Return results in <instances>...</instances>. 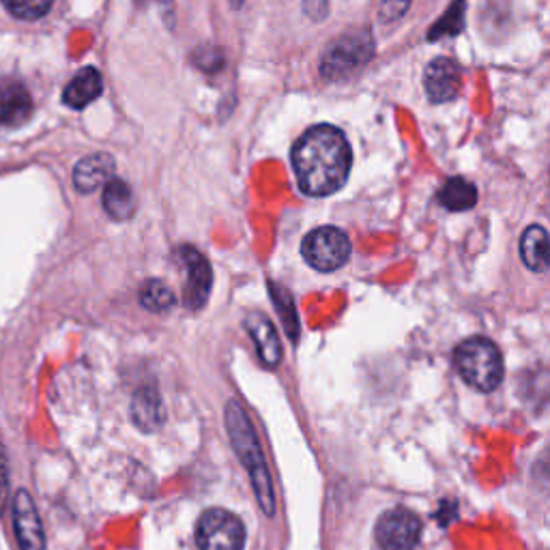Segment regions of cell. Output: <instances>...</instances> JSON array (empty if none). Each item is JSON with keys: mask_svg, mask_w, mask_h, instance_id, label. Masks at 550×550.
Masks as SVG:
<instances>
[{"mask_svg": "<svg viewBox=\"0 0 550 550\" xmlns=\"http://www.w3.org/2000/svg\"><path fill=\"white\" fill-rule=\"evenodd\" d=\"M353 151L338 127L316 125L293 147V168L303 194H336L349 179Z\"/></svg>", "mask_w": 550, "mask_h": 550, "instance_id": "obj_1", "label": "cell"}, {"mask_svg": "<svg viewBox=\"0 0 550 550\" xmlns=\"http://www.w3.org/2000/svg\"><path fill=\"white\" fill-rule=\"evenodd\" d=\"M224 419H226L230 443H233L239 460L243 462V467L250 473L254 495H256L260 510L265 512V516H273L275 514V495H273L271 475H269L263 450H260V443L256 439V432H254V426L250 422L248 413L243 411L239 402L230 400L226 407V413H224Z\"/></svg>", "mask_w": 550, "mask_h": 550, "instance_id": "obj_2", "label": "cell"}, {"mask_svg": "<svg viewBox=\"0 0 550 550\" xmlns=\"http://www.w3.org/2000/svg\"><path fill=\"white\" fill-rule=\"evenodd\" d=\"M454 366L460 379L471 385L477 392L490 394L503 381V359L501 353L488 338H469L454 353Z\"/></svg>", "mask_w": 550, "mask_h": 550, "instance_id": "obj_3", "label": "cell"}, {"mask_svg": "<svg viewBox=\"0 0 550 550\" xmlns=\"http://www.w3.org/2000/svg\"><path fill=\"white\" fill-rule=\"evenodd\" d=\"M374 54V39L368 28H355L340 35L325 50L321 74L325 80H342L364 67Z\"/></svg>", "mask_w": 550, "mask_h": 550, "instance_id": "obj_4", "label": "cell"}, {"mask_svg": "<svg viewBox=\"0 0 550 550\" xmlns=\"http://www.w3.org/2000/svg\"><path fill=\"white\" fill-rule=\"evenodd\" d=\"M301 252L310 267L318 271H338L349 263L351 239L336 226H323L303 239Z\"/></svg>", "mask_w": 550, "mask_h": 550, "instance_id": "obj_5", "label": "cell"}, {"mask_svg": "<svg viewBox=\"0 0 550 550\" xmlns=\"http://www.w3.org/2000/svg\"><path fill=\"white\" fill-rule=\"evenodd\" d=\"M196 544L200 550H243L245 527L233 512L211 508L198 520Z\"/></svg>", "mask_w": 550, "mask_h": 550, "instance_id": "obj_6", "label": "cell"}, {"mask_svg": "<svg viewBox=\"0 0 550 550\" xmlns=\"http://www.w3.org/2000/svg\"><path fill=\"white\" fill-rule=\"evenodd\" d=\"M374 538L383 550H415L422 538V520L407 508L387 510L374 527Z\"/></svg>", "mask_w": 550, "mask_h": 550, "instance_id": "obj_7", "label": "cell"}, {"mask_svg": "<svg viewBox=\"0 0 550 550\" xmlns=\"http://www.w3.org/2000/svg\"><path fill=\"white\" fill-rule=\"evenodd\" d=\"M11 512L20 550H46V533H43L37 505L24 488L11 499Z\"/></svg>", "mask_w": 550, "mask_h": 550, "instance_id": "obj_8", "label": "cell"}, {"mask_svg": "<svg viewBox=\"0 0 550 550\" xmlns=\"http://www.w3.org/2000/svg\"><path fill=\"white\" fill-rule=\"evenodd\" d=\"M181 260L187 275L183 286V303L185 308L200 310L207 303L211 293V284H213L211 267L207 263V258L194 248H183Z\"/></svg>", "mask_w": 550, "mask_h": 550, "instance_id": "obj_9", "label": "cell"}, {"mask_svg": "<svg viewBox=\"0 0 550 550\" xmlns=\"http://www.w3.org/2000/svg\"><path fill=\"white\" fill-rule=\"evenodd\" d=\"M424 86L432 104H445V101H452L462 89V67L452 59L439 56V59H434L426 67Z\"/></svg>", "mask_w": 550, "mask_h": 550, "instance_id": "obj_10", "label": "cell"}, {"mask_svg": "<svg viewBox=\"0 0 550 550\" xmlns=\"http://www.w3.org/2000/svg\"><path fill=\"white\" fill-rule=\"evenodd\" d=\"M33 112V99L16 80H0V125L20 127Z\"/></svg>", "mask_w": 550, "mask_h": 550, "instance_id": "obj_11", "label": "cell"}, {"mask_svg": "<svg viewBox=\"0 0 550 550\" xmlns=\"http://www.w3.org/2000/svg\"><path fill=\"white\" fill-rule=\"evenodd\" d=\"M245 329H248L250 338L256 344L260 361H263L267 368L280 366L282 344L278 338V331H275L269 318L260 312H252V314H248V318H245Z\"/></svg>", "mask_w": 550, "mask_h": 550, "instance_id": "obj_12", "label": "cell"}, {"mask_svg": "<svg viewBox=\"0 0 550 550\" xmlns=\"http://www.w3.org/2000/svg\"><path fill=\"white\" fill-rule=\"evenodd\" d=\"M114 175V159L108 153H93L78 162L74 170V185L82 194H91L106 185Z\"/></svg>", "mask_w": 550, "mask_h": 550, "instance_id": "obj_13", "label": "cell"}, {"mask_svg": "<svg viewBox=\"0 0 550 550\" xmlns=\"http://www.w3.org/2000/svg\"><path fill=\"white\" fill-rule=\"evenodd\" d=\"M164 419H166V409H164L162 396L157 394V389L153 387L138 389L132 400V422L142 432H155L162 428Z\"/></svg>", "mask_w": 550, "mask_h": 550, "instance_id": "obj_14", "label": "cell"}, {"mask_svg": "<svg viewBox=\"0 0 550 550\" xmlns=\"http://www.w3.org/2000/svg\"><path fill=\"white\" fill-rule=\"evenodd\" d=\"M104 91V80H101V74L95 67H84L74 76L65 91H63V101L74 110H82L101 95Z\"/></svg>", "mask_w": 550, "mask_h": 550, "instance_id": "obj_15", "label": "cell"}, {"mask_svg": "<svg viewBox=\"0 0 550 550\" xmlns=\"http://www.w3.org/2000/svg\"><path fill=\"white\" fill-rule=\"evenodd\" d=\"M548 233L544 226H529L520 241V256H523L525 265L531 271H546L550 265V252H548Z\"/></svg>", "mask_w": 550, "mask_h": 550, "instance_id": "obj_16", "label": "cell"}, {"mask_svg": "<svg viewBox=\"0 0 550 550\" xmlns=\"http://www.w3.org/2000/svg\"><path fill=\"white\" fill-rule=\"evenodd\" d=\"M104 209L112 220H129L136 211V198L132 187L121 179H110L104 187Z\"/></svg>", "mask_w": 550, "mask_h": 550, "instance_id": "obj_17", "label": "cell"}, {"mask_svg": "<svg viewBox=\"0 0 550 550\" xmlns=\"http://www.w3.org/2000/svg\"><path fill=\"white\" fill-rule=\"evenodd\" d=\"M439 202L447 211H469L475 207L477 202V190L475 185L462 177H454L450 181H445L441 192H439Z\"/></svg>", "mask_w": 550, "mask_h": 550, "instance_id": "obj_18", "label": "cell"}, {"mask_svg": "<svg viewBox=\"0 0 550 550\" xmlns=\"http://www.w3.org/2000/svg\"><path fill=\"white\" fill-rule=\"evenodd\" d=\"M269 293H271L275 310H278V314L282 318L286 336L293 342H297L299 340V318H297V310H295L291 293H288L284 286L275 284V282H269Z\"/></svg>", "mask_w": 550, "mask_h": 550, "instance_id": "obj_19", "label": "cell"}, {"mask_svg": "<svg viewBox=\"0 0 550 550\" xmlns=\"http://www.w3.org/2000/svg\"><path fill=\"white\" fill-rule=\"evenodd\" d=\"M140 303L149 312L164 314L175 306V293L172 288L162 280H149L140 288Z\"/></svg>", "mask_w": 550, "mask_h": 550, "instance_id": "obj_20", "label": "cell"}, {"mask_svg": "<svg viewBox=\"0 0 550 550\" xmlns=\"http://www.w3.org/2000/svg\"><path fill=\"white\" fill-rule=\"evenodd\" d=\"M465 9H467V3L465 0H454L452 7L447 9L443 16L437 20V24H434L430 28L428 33V39H441V37H454L458 33H462V28H465Z\"/></svg>", "mask_w": 550, "mask_h": 550, "instance_id": "obj_21", "label": "cell"}, {"mask_svg": "<svg viewBox=\"0 0 550 550\" xmlns=\"http://www.w3.org/2000/svg\"><path fill=\"white\" fill-rule=\"evenodd\" d=\"M54 0H3L9 13L20 20H39L50 11Z\"/></svg>", "mask_w": 550, "mask_h": 550, "instance_id": "obj_22", "label": "cell"}, {"mask_svg": "<svg viewBox=\"0 0 550 550\" xmlns=\"http://www.w3.org/2000/svg\"><path fill=\"white\" fill-rule=\"evenodd\" d=\"M194 65L202 71H207V74H215V71H220L224 67V54L217 48L202 46L194 52Z\"/></svg>", "mask_w": 550, "mask_h": 550, "instance_id": "obj_23", "label": "cell"}, {"mask_svg": "<svg viewBox=\"0 0 550 550\" xmlns=\"http://www.w3.org/2000/svg\"><path fill=\"white\" fill-rule=\"evenodd\" d=\"M9 505V456L0 443V516L5 514Z\"/></svg>", "mask_w": 550, "mask_h": 550, "instance_id": "obj_24", "label": "cell"}, {"mask_svg": "<svg viewBox=\"0 0 550 550\" xmlns=\"http://www.w3.org/2000/svg\"><path fill=\"white\" fill-rule=\"evenodd\" d=\"M411 0H383L379 7L381 22H396L407 13Z\"/></svg>", "mask_w": 550, "mask_h": 550, "instance_id": "obj_25", "label": "cell"}, {"mask_svg": "<svg viewBox=\"0 0 550 550\" xmlns=\"http://www.w3.org/2000/svg\"><path fill=\"white\" fill-rule=\"evenodd\" d=\"M303 5H306V13L314 20L325 18L327 13V0H303Z\"/></svg>", "mask_w": 550, "mask_h": 550, "instance_id": "obj_26", "label": "cell"}, {"mask_svg": "<svg viewBox=\"0 0 550 550\" xmlns=\"http://www.w3.org/2000/svg\"><path fill=\"white\" fill-rule=\"evenodd\" d=\"M164 3H168V0H164Z\"/></svg>", "mask_w": 550, "mask_h": 550, "instance_id": "obj_27", "label": "cell"}]
</instances>
